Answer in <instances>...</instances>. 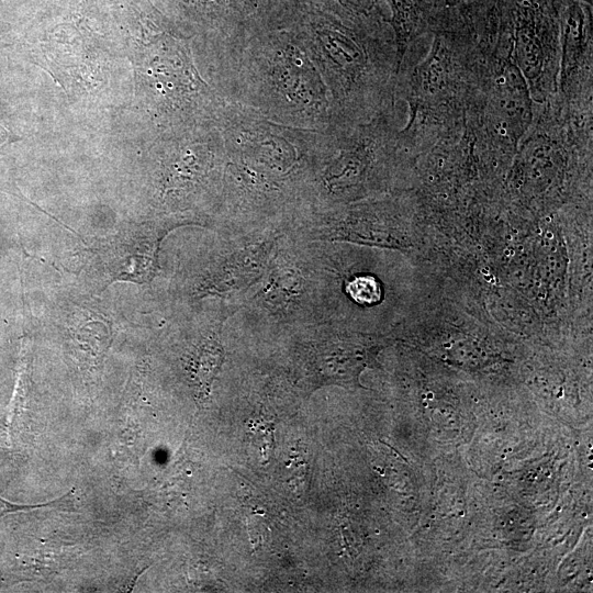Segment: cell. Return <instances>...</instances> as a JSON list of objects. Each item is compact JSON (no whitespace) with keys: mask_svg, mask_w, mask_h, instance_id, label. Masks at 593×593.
Returning a JSON list of instances; mask_svg holds the SVG:
<instances>
[{"mask_svg":"<svg viewBox=\"0 0 593 593\" xmlns=\"http://www.w3.org/2000/svg\"><path fill=\"white\" fill-rule=\"evenodd\" d=\"M399 130L395 105L367 122L327 133L314 172L317 180L312 181L318 194L344 200L383 187L394 171L413 161Z\"/></svg>","mask_w":593,"mask_h":593,"instance_id":"cell-5","label":"cell"},{"mask_svg":"<svg viewBox=\"0 0 593 593\" xmlns=\"http://www.w3.org/2000/svg\"><path fill=\"white\" fill-rule=\"evenodd\" d=\"M195 23L219 34L265 25L283 0H175Z\"/></svg>","mask_w":593,"mask_h":593,"instance_id":"cell-8","label":"cell"},{"mask_svg":"<svg viewBox=\"0 0 593 593\" xmlns=\"http://www.w3.org/2000/svg\"><path fill=\"white\" fill-rule=\"evenodd\" d=\"M221 363V353L214 346H204L190 361V374L199 385V391L208 392Z\"/></svg>","mask_w":593,"mask_h":593,"instance_id":"cell-11","label":"cell"},{"mask_svg":"<svg viewBox=\"0 0 593 593\" xmlns=\"http://www.w3.org/2000/svg\"><path fill=\"white\" fill-rule=\"evenodd\" d=\"M67 496L68 494L59 499L53 500L51 502L35 504V505L16 504V503H12L0 497V517L5 516L11 513L20 512V511H30V510L40 508V507H52V506L60 504Z\"/></svg>","mask_w":593,"mask_h":593,"instance_id":"cell-12","label":"cell"},{"mask_svg":"<svg viewBox=\"0 0 593 593\" xmlns=\"http://www.w3.org/2000/svg\"><path fill=\"white\" fill-rule=\"evenodd\" d=\"M390 8L389 24L398 49L399 67L403 56L419 46L445 18L449 7L444 0H385ZM399 70V69H398Z\"/></svg>","mask_w":593,"mask_h":593,"instance_id":"cell-9","label":"cell"},{"mask_svg":"<svg viewBox=\"0 0 593 593\" xmlns=\"http://www.w3.org/2000/svg\"><path fill=\"white\" fill-rule=\"evenodd\" d=\"M500 26L507 33L513 56L532 99L541 103L558 91L560 65L556 0H495Z\"/></svg>","mask_w":593,"mask_h":593,"instance_id":"cell-6","label":"cell"},{"mask_svg":"<svg viewBox=\"0 0 593 593\" xmlns=\"http://www.w3.org/2000/svg\"><path fill=\"white\" fill-rule=\"evenodd\" d=\"M446 5L465 11H475L493 2V0H444Z\"/></svg>","mask_w":593,"mask_h":593,"instance_id":"cell-13","label":"cell"},{"mask_svg":"<svg viewBox=\"0 0 593 593\" xmlns=\"http://www.w3.org/2000/svg\"><path fill=\"white\" fill-rule=\"evenodd\" d=\"M214 124L223 142L227 195L240 209L277 204L303 181L309 184L327 137L227 102Z\"/></svg>","mask_w":593,"mask_h":593,"instance_id":"cell-4","label":"cell"},{"mask_svg":"<svg viewBox=\"0 0 593 593\" xmlns=\"http://www.w3.org/2000/svg\"><path fill=\"white\" fill-rule=\"evenodd\" d=\"M560 65L557 96L561 103L592 101V0H556Z\"/></svg>","mask_w":593,"mask_h":593,"instance_id":"cell-7","label":"cell"},{"mask_svg":"<svg viewBox=\"0 0 593 593\" xmlns=\"http://www.w3.org/2000/svg\"><path fill=\"white\" fill-rule=\"evenodd\" d=\"M276 18L305 46L343 128L396 105L399 59L389 23L356 22L314 0H283Z\"/></svg>","mask_w":593,"mask_h":593,"instance_id":"cell-2","label":"cell"},{"mask_svg":"<svg viewBox=\"0 0 593 593\" xmlns=\"http://www.w3.org/2000/svg\"><path fill=\"white\" fill-rule=\"evenodd\" d=\"M215 90L227 103L286 125L343 130L323 77L298 35L278 19L214 37Z\"/></svg>","mask_w":593,"mask_h":593,"instance_id":"cell-1","label":"cell"},{"mask_svg":"<svg viewBox=\"0 0 593 593\" xmlns=\"http://www.w3.org/2000/svg\"><path fill=\"white\" fill-rule=\"evenodd\" d=\"M430 36L423 57H403L396 77V100L407 104L399 137L413 159L463 127L481 89L484 51L475 15L449 7Z\"/></svg>","mask_w":593,"mask_h":593,"instance_id":"cell-3","label":"cell"},{"mask_svg":"<svg viewBox=\"0 0 593 593\" xmlns=\"http://www.w3.org/2000/svg\"><path fill=\"white\" fill-rule=\"evenodd\" d=\"M321 5L346 19L369 23H389L390 16L383 11L380 0H314Z\"/></svg>","mask_w":593,"mask_h":593,"instance_id":"cell-10","label":"cell"}]
</instances>
